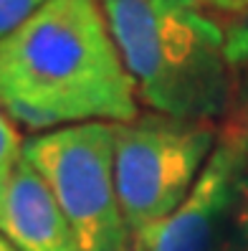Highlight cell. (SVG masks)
Instances as JSON below:
<instances>
[{"label":"cell","instance_id":"6da1fadb","mask_svg":"<svg viewBox=\"0 0 248 251\" xmlns=\"http://www.w3.org/2000/svg\"><path fill=\"white\" fill-rule=\"evenodd\" d=\"M0 107L38 132L137 120L135 84L99 0H46L0 43Z\"/></svg>","mask_w":248,"mask_h":251},{"label":"cell","instance_id":"7a4b0ae2","mask_svg":"<svg viewBox=\"0 0 248 251\" xmlns=\"http://www.w3.org/2000/svg\"><path fill=\"white\" fill-rule=\"evenodd\" d=\"M137 99L190 122L223 117L233 76L225 31L200 0H99Z\"/></svg>","mask_w":248,"mask_h":251},{"label":"cell","instance_id":"3957f363","mask_svg":"<svg viewBox=\"0 0 248 251\" xmlns=\"http://www.w3.org/2000/svg\"><path fill=\"white\" fill-rule=\"evenodd\" d=\"M215 142L213 122L155 112L114 125V180L132 244L190 196Z\"/></svg>","mask_w":248,"mask_h":251},{"label":"cell","instance_id":"277c9868","mask_svg":"<svg viewBox=\"0 0 248 251\" xmlns=\"http://www.w3.org/2000/svg\"><path fill=\"white\" fill-rule=\"evenodd\" d=\"M46 183L84 251H135L114 180V125L38 132L23 155Z\"/></svg>","mask_w":248,"mask_h":251},{"label":"cell","instance_id":"5b68a950","mask_svg":"<svg viewBox=\"0 0 248 251\" xmlns=\"http://www.w3.org/2000/svg\"><path fill=\"white\" fill-rule=\"evenodd\" d=\"M248 178L246 152L238 129L228 122L218 132V142L178 208L162 224L135 241V251H215L225 226L238 221Z\"/></svg>","mask_w":248,"mask_h":251},{"label":"cell","instance_id":"8992f818","mask_svg":"<svg viewBox=\"0 0 248 251\" xmlns=\"http://www.w3.org/2000/svg\"><path fill=\"white\" fill-rule=\"evenodd\" d=\"M0 233L18 251H84L51 190L23 157L0 188Z\"/></svg>","mask_w":248,"mask_h":251},{"label":"cell","instance_id":"52a82bcc","mask_svg":"<svg viewBox=\"0 0 248 251\" xmlns=\"http://www.w3.org/2000/svg\"><path fill=\"white\" fill-rule=\"evenodd\" d=\"M43 3L46 0H0V43L31 21Z\"/></svg>","mask_w":248,"mask_h":251},{"label":"cell","instance_id":"ba28073f","mask_svg":"<svg viewBox=\"0 0 248 251\" xmlns=\"http://www.w3.org/2000/svg\"><path fill=\"white\" fill-rule=\"evenodd\" d=\"M21 155H23L21 137H18V132L13 129L10 117L3 112V107H0V188L5 185L10 173L16 170V165L21 162Z\"/></svg>","mask_w":248,"mask_h":251},{"label":"cell","instance_id":"9c48e42d","mask_svg":"<svg viewBox=\"0 0 248 251\" xmlns=\"http://www.w3.org/2000/svg\"><path fill=\"white\" fill-rule=\"evenodd\" d=\"M225 53L230 66L248 69V10L225 31Z\"/></svg>","mask_w":248,"mask_h":251},{"label":"cell","instance_id":"30bf717a","mask_svg":"<svg viewBox=\"0 0 248 251\" xmlns=\"http://www.w3.org/2000/svg\"><path fill=\"white\" fill-rule=\"evenodd\" d=\"M200 3L225 16H243L248 10V0H200Z\"/></svg>","mask_w":248,"mask_h":251},{"label":"cell","instance_id":"8fae6325","mask_svg":"<svg viewBox=\"0 0 248 251\" xmlns=\"http://www.w3.org/2000/svg\"><path fill=\"white\" fill-rule=\"evenodd\" d=\"M230 125L238 129V135H241V142H243V152H246V165H248V107L238 114V117H233Z\"/></svg>","mask_w":248,"mask_h":251},{"label":"cell","instance_id":"7c38bea8","mask_svg":"<svg viewBox=\"0 0 248 251\" xmlns=\"http://www.w3.org/2000/svg\"><path fill=\"white\" fill-rule=\"evenodd\" d=\"M0 251H18V249H16V246H13V244H10V241L5 239V236H3V233H0Z\"/></svg>","mask_w":248,"mask_h":251},{"label":"cell","instance_id":"4fadbf2b","mask_svg":"<svg viewBox=\"0 0 248 251\" xmlns=\"http://www.w3.org/2000/svg\"><path fill=\"white\" fill-rule=\"evenodd\" d=\"M241 228H243V233H246V251H248V213H246L243 221H241Z\"/></svg>","mask_w":248,"mask_h":251}]
</instances>
